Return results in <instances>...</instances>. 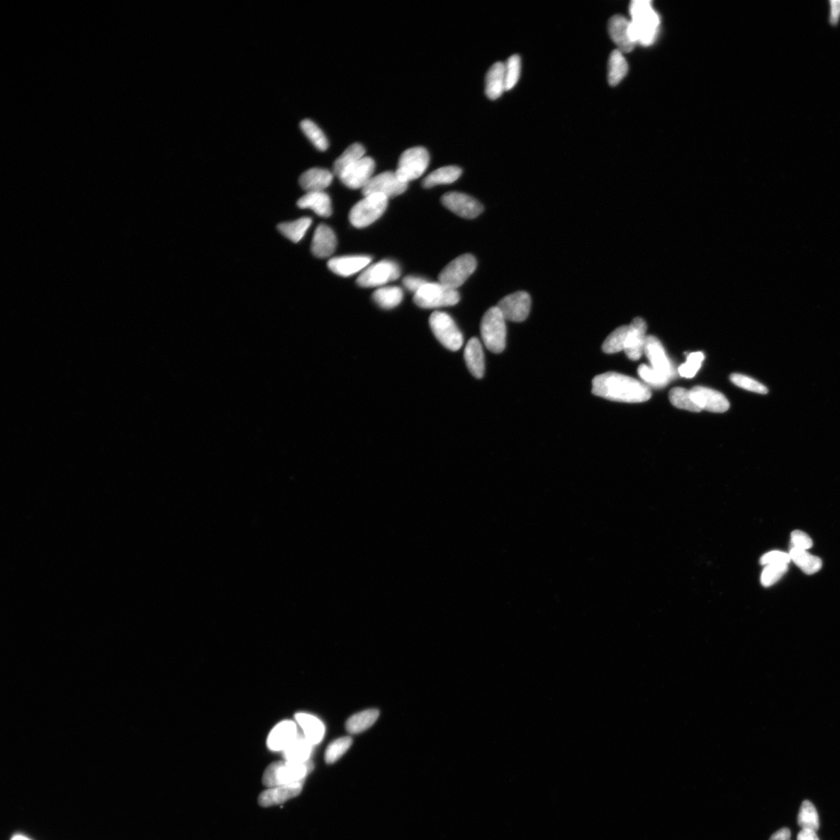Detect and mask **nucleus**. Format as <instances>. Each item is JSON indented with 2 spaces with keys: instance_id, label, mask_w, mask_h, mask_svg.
I'll list each match as a JSON object with an SVG mask.
<instances>
[{
  "instance_id": "32",
  "label": "nucleus",
  "mask_w": 840,
  "mask_h": 840,
  "mask_svg": "<svg viewBox=\"0 0 840 840\" xmlns=\"http://www.w3.org/2000/svg\"><path fill=\"white\" fill-rule=\"evenodd\" d=\"M365 148L362 144L358 142L352 144L338 159H336L333 165L334 174L339 178L347 168L365 157Z\"/></svg>"
},
{
  "instance_id": "4",
  "label": "nucleus",
  "mask_w": 840,
  "mask_h": 840,
  "mask_svg": "<svg viewBox=\"0 0 840 840\" xmlns=\"http://www.w3.org/2000/svg\"><path fill=\"white\" fill-rule=\"evenodd\" d=\"M506 319L498 307L488 310L482 319L481 335L488 349L500 354L506 347Z\"/></svg>"
},
{
  "instance_id": "39",
  "label": "nucleus",
  "mask_w": 840,
  "mask_h": 840,
  "mask_svg": "<svg viewBox=\"0 0 840 840\" xmlns=\"http://www.w3.org/2000/svg\"><path fill=\"white\" fill-rule=\"evenodd\" d=\"M301 128L317 149L324 151L329 147V141H327L325 135L313 121L310 119H303L301 123Z\"/></svg>"
},
{
  "instance_id": "11",
  "label": "nucleus",
  "mask_w": 840,
  "mask_h": 840,
  "mask_svg": "<svg viewBox=\"0 0 840 840\" xmlns=\"http://www.w3.org/2000/svg\"><path fill=\"white\" fill-rule=\"evenodd\" d=\"M408 186L409 183L399 179L396 172H386L374 176L362 189V194L364 196L380 194L388 198L404 194Z\"/></svg>"
},
{
  "instance_id": "47",
  "label": "nucleus",
  "mask_w": 840,
  "mask_h": 840,
  "mask_svg": "<svg viewBox=\"0 0 840 840\" xmlns=\"http://www.w3.org/2000/svg\"><path fill=\"white\" fill-rule=\"evenodd\" d=\"M812 546L813 542L810 535L799 530L791 533V548L807 550L812 548Z\"/></svg>"
},
{
  "instance_id": "29",
  "label": "nucleus",
  "mask_w": 840,
  "mask_h": 840,
  "mask_svg": "<svg viewBox=\"0 0 840 840\" xmlns=\"http://www.w3.org/2000/svg\"><path fill=\"white\" fill-rule=\"evenodd\" d=\"M462 171L457 166H446L438 168L424 179L422 186L426 189L438 185H447L457 181L461 175Z\"/></svg>"
},
{
  "instance_id": "8",
  "label": "nucleus",
  "mask_w": 840,
  "mask_h": 840,
  "mask_svg": "<svg viewBox=\"0 0 840 840\" xmlns=\"http://www.w3.org/2000/svg\"><path fill=\"white\" fill-rule=\"evenodd\" d=\"M429 163L430 155L425 148L412 147L404 151L400 157L396 174L399 179L409 183L421 177Z\"/></svg>"
},
{
  "instance_id": "48",
  "label": "nucleus",
  "mask_w": 840,
  "mask_h": 840,
  "mask_svg": "<svg viewBox=\"0 0 840 840\" xmlns=\"http://www.w3.org/2000/svg\"><path fill=\"white\" fill-rule=\"evenodd\" d=\"M828 21L831 27H837L840 23V0H829Z\"/></svg>"
},
{
  "instance_id": "12",
  "label": "nucleus",
  "mask_w": 840,
  "mask_h": 840,
  "mask_svg": "<svg viewBox=\"0 0 840 840\" xmlns=\"http://www.w3.org/2000/svg\"><path fill=\"white\" fill-rule=\"evenodd\" d=\"M531 306L530 295L525 291H518L501 299L497 307L508 321L522 323L529 316Z\"/></svg>"
},
{
  "instance_id": "9",
  "label": "nucleus",
  "mask_w": 840,
  "mask_h": 840,
  "mask_svg": "<svg viewBox=\"0 0 840 840\" xmlns=\"http://www.w3.org/2000/svg\"><path fill=\"white\" fill-rule=\"evenodd\" d=\"M476 267L477 261L474 255L470 254L460 255L448 264L441 271L439 275V282L452 288V289L457 290L474 273Z\"/></svg>"
},
{
  "instance_id": "38",
  "label": "nucleus",
  "mask_w": 840,
  "mask_h": 840,
  "mask_svg": "<svg viewBox=\"0 0 840 840\" xmlns=\"http://www.w3.org/2000/svg\"><path fill=\"white\" fill-rule=\"evenodd\" d=\"M798 825L803 829L817 831L819 828V818L817 810L810 801H805L800 807L797 818Z\"/></svg>"
},
{
  "instance_id": "45",
  "label": "nucleus",
  "mask_w": 840,
  "mask_h": 840,
  "mask_svg": "<svg viewBox=\"0 0 840 840\" xmlns=\"http://www.w3.org/2000/svg\"><path fill=\"white\" fill-rule=\"evenodd\" d=\"M788 570V564L766 566L761 576L762 585L770 587L777 583Z\"/></svg>"
},
{
  "instance_id": "13",
  "label": "nucleus",
  "mask_w": 840,
  "mask_h": 840,
  "mask_svg": "<svg viewBox=\"0 0 840 840\" xmlns=\"http://www.w3.org/2000/svg\"><path fill=\"white\" fill-rule=\"evenodd\" d=\"M442 203L447 209L466 219H474L483 211V205L476 199L457 191L444 194Z\"/></svg>"
},
{
  "instance_id": "26",
  "label": "nucleus",
  "mask_w": 840,
  "mask_h": 840,
  "mask_svg": "<svg viewBox=\"0 0 840 840\" xmlns=\"http://www.w3.org/2000/svg\"><path fill=\"white\" fill-rule=\"evenodd\" d=\"M464 357L470 373L478 379H482L485 373V361L483 347L478 339L471 338L468 342Z\"/></svg>"
},
{
  "instance_id": "25",
  "label": "nucleus",
  "mask_w": 840,
  "mask_h": 840,
  "mask_svg": "<svg viewBox=\"0 0 840 840\" xmlns=\"http://www.w3.org/2000/svg\"><path fill=\"white\" fill-rule=\"evenodd\" d=\"M506 91L505 66L503 62H495L486 77V94L491 100H495Z\"/></svg>"
},
{
  "instance_id": "2",
  "label": "nucleus",
  "mask_w": 840,
  "mask_h": 840,
  "mask_svg": "<svg viewBox=\"0 0 840 840\" xmlns=\"http://www.w3.org/2000/svg\"><path fill=\"white\" fill-rule=\"evenodd\" d=\"M629 11L632 17V38L636 44L644 46L652 45L659 33L660 18L653 9L651 2L648 0H634L630 4Z\"/></svg>"
},
{
  "instance_id": "33",
  "label": "nucleus",
  "mask_w": 840,
  "mask_h": 840,
  "mask_svg": "<svg viewBox=\"0 0 840 840\" xmlns=\"http://www.w3.org/2000/svg\"><path fill=\"white\" fill-rule=\"evenodd\" d=\"M628 69V64L623 53L618 50L613 51L607 67V82L612 86L618 85L627 76Z\"/></svg>"
},
{
  "instance_id": "15",
  "label": "nucleus",
  "mask_w": 840,
  "mask_h": 840,
  "mask_svg": "<svg viewBox=\"0 0 840 840\" xmlns=\"http://www.w3.org/2000/svg\"><path fill=\"white\" fill-rule=\"evenodd\" d=\"M690 393L694 403L702 410L724 413L729 410L730 403L721 392L705 387L697 386L690 391Z\"/></svg>"
},
{
  "instance_id": "34",
  "label": "nucleus",
  "mask_w": 840,
  "mask_h": 840,
  "mask_svg": "<svg viewBox=\"0 0 840 840\" xmlns=\"http://www.w3.org/2000/svg\"><path fill=\"white\" fill-rule=\"evenodd\" d=\"M379 717L378 710H366L361 713L352 716L347 721L346 727L350 734L362 733L371 727Z\"/></svg>"
},
{
  "instance_id": "27",
  "label": "nucleus",
  "mask_w": 840,
  "mask_h": 840,
  "mask_svg": "<svg viewBox=\"0 0 840 840\" xmlns=\"http://www.w3.org/2000/svg\"><path fill=\"white\" fill-rule=\"evenodd\" d=\"M296 719L302 728L305 737L312 744L321 742L325 734V726L316 717L306 713L296 715Z\"/></svg>"
},
{
  "instance_id": "23",
  "label": "nucleus",
  "mask_w": 840,
  "mask_h": 840,
  "mask_svg": "<svg viewBox=\"0 0 840 840\" xmlns=\"http://www.w3.org/2000/svg\"><path fill=\"white\" fill-rule=\"evenodd\" d=\"M332 180L333 174L329 170L314 167L301 174L300 184L307 193H313L324 191V189L331 185Z\"/></svg>"
},
{
  "instance_id": "40",
  "label": "nucleus",
  "mask_w": 840,
  "mask_h": 840,
  "mask_svg": "<svg viewBox=\"0 0 840 840\" xmlns=\"http://www.w3.org/2000/svg\"><path fill=\"white\" fill-rule=\"evenodd\" d=\"M638 374L647 385L654 388L665 387L671 381L666 375L645 364L639 366Z\"/></svg>"
},
{
  "instance_id": "43",
  "label": "nucleus",
  "mask_w": 840,
  "mask_h": 840,
  "mask_svg": "<svg viewBox=\"0 0 840 840\" xmlns=\"http://www.w3.org/2000/svg\"><path fill=\"white\" fill-rule=\"evenodd\" d=\"M704 358L705 357L701 352L690 354L687 357L686 363L678 367L680 376L686 379H693L700 370Z\"/></svg>"
},
{
  "instance_id": "19",
  "label": "nucleus",
  "mask_w": 840,
  "mask_h": 840,
  "mask_svg": "<svg viewBox=\"0 0 840 840\" xmlns=\"http://www.w3.org/2000/svg\"><path fill=\"white\" fill-rule=\"evenodd\" d=\"M303 782L269 788L262 792L259 803L262 807H271L284 803L301 794Z\"/></svg>"
},
{
  "instance_id": "3",
  "label": "nucleus",
  "mask_w": 840,
  "mask_h": 840,
  "mask_svg": "<svg viewBox=\"0 0 840 840\" xmlns=\"http://www.w3.org/2000/svg\"><path fill=\"white\" fill-rule=\"evenodd\" d=\"M313 764L281 761L271 764L263 774L262 782L268 788L305 782L308 774L311 772Z\"/></svg>"
},
{
  "instance_id": "22",
  "label": "nucleus",
  "mask_w": 840,
  "mask_h": 840,
  "mask_svg": "<svg viewBox=\"0 0 840 840\" xmlns=\"http://www.w3.org/2000/svg\"><path fill=\"white\" fill-rule=\"evenodd\" d=\"M298 727L292 721H284L278 724L270 732L267 745L273 751H284L294 741L297 736Z\"/></svg>"
},
{
  "instance_id": "35",
  "label": "nucleus",
  "mask_w": 840,
  "mask_h": 840,
  "mask_svg": "<svg viewBox=\"0 0 840 840\" xmlns=\"http://www.w3.org/2000/svg\"><path fill=\"white\" fill-rule=\"evenodd\" d=\"M312 220L303 218L299 220L279 224L278 229L284 236L294 243H298L306 235Z\"/></svg>"
},
{
  "instance_id": "17",
  "label": "nucleus",
  "mask_w": 840,
  "mask_h": 840,
  "mask_svg": "<svg viewBox=\"0 0 840 840\" xmlns=\"http://www.w3.org/2000/svg\"><path fill=\"white\" fill-rule=\"evenodd\" d=\"M646 325L641 318H637L629 325L625 353L631 361H638L644 352Z\"/></svg>"
},
{
  "instance_id": "50",
  "label": "nucleus",
  "mask_w": 840,
  "mask_h": 840,
  "mask_svg": "<svg viewBox=\"0 0 840 840\" xmlns=\"http://www.w3.org/2000/svg\"><path fill=\"white\" fill-rule=\"evenodd\" d=\"M797 840H819V838L817 834H816L815 831L803 829L801 831H800L797 836Z\"/></svg>"
},
{
  "instance_id": "36",
  "label": "nucleus",
  "mask_w": 840,
  "mask_h": 840,
  "mask_svg": "<svg viewBox=\"0 0 840 840\" xmlns=\"http://www.w3.org/2000/svg\"><path fill=\"white\" fill-rule=\"evenodd\" d=\"M629 333V325H623L614 330L605 340L603 350L605 354L619 353L625 349Z\"/></svg>"
},
{
  "instance_id": "30",
  "label": "nucleus",
  "mask_w": 840,
  "mask_h": 840,
  "mask_svg": "<svg viewBox=\"0 0 840 840\" xmlns=\"http://www.w3.org/2000/svg\"><path fill=\"white\" fill-rule=\"evenodd\" d=\"M372 298L381 308L392 309L403 301V291L398 286H383L373 293Z\"/></svg>"
},
{
  "instance_id": "18",
  "label": "nucleus",
  "mask_w": 840,
  "mask_h": 840,
  "mask_svg": "<svg viewBox=\"0 0 840 840\" xmlns=\"http://www.w3.org/2000/svg\"><path fill=\"white\" fill-rule=\"evenodd\" d=\"M609 32L614 43L622 53L633 51L637 45L630 33V21L621 15H615L610 20Z\"/></svg>"
},
{
  "instance_id": "10",
  "label": "nucleus",
  "mask_w": 840,
  "mask_h": 840,
  "mask_svg": "<svg viewBox=\"0 0 840 840\" xmlns=\"http://www.w3.org/2000/svg\"><path fill=\"white\" fill-rule=\"evenodd\" d=\"M401 274L398 264L391 260H383L367 267L357 279L362 287H376L395 281Z\"/></svg>"
},
{
  "instance_id": "49",
  "label": "nucleus",
  "mask_w": 840,
  "mask_h": 840,
  "mask_svg": "<svg viewBox=\"0 0 840 840\" xmlns=\"http://www.w3.org/2000/svg\"><path fill=\"white\" fill-rule=\"evenodd\" d=\"M428 281L425 279L409 276L404 278L403 284L406 289L414 293H418Z\"/></svg>"
},
{
  "instance_id": "6",
  "label": "nucleus",
  "mask_w": 840,
  "mask_h": 840,
  "mask_svg": "<svg viewBox=\"0 0 840 840\" xmlns=\"http://www.w3.org/2000/svg\"><path fill=\"white\" fill-rule=\"evenodd\" d=\"M388 203V198L383 195L364 196L350 211L349 218L352 225L357 228L370 226L386 212Z\"/></svg>"
},
{
  "instance_id": "42",
  "label": "nucleus",
  "mask_w": 840,
  "mask_h": 840,
  "mask_svg": "<svg viewBox=\"0 0 840 840\" xmlns=\"http://www.w3.org/2000/svg\"><path fill=\"white\" fill-rule=\"evenodd\" d=\"M505 66L506 91H510L517 84L521 74V58L518 55L510 56Z\"/></svg>"
},
{
  "instance_id": "7",
  "label": "nucleus",
  "mask_w": 840,
  "mask_h": 840,
  "mask_svg": "<svg viewBox=\"0 0 840 840\" xmlns=\"http://www.w3.org/2000/svg\"><path fill=\"white\" fill-rule=\"evenodd\" d=\"M430 326L437 340L447 349L458 351L463 345V336L457 325L444 312L435 311L430 317Z\"/></svg>"
},
{
  "instance_id": "14",
  "label": "nucleus",
  "mask_w": 840,
  "mask_h": 840,
  "mask_svg": "<svg viewBox=\"0 0 840 840\" xmlns=\"http://www.w3.org/2000/svg\"><path fill=\"white\" fill-rule=\"evenodd\" d=\"M375 162L371 157H364L344 171L339 179L343 185L352 189H363L373 177Z\"/></svg>"
},
{
  "instance_id": "20",
  "label": "nucleus",
  "mask_w": 840,
  "mask_h": 840,
  "mask_svg": "<svg viewBox=\"0 0 840 840\" xmlns=\"http://www.w3.org/2000/svg\"><path fill=\"white\" fill-rule=\"evenodd\" d=\"M371 260L369 256H342L331 259L327 262V267L336 275L348 277L368 267Z\"/></svg>"
},
{
  "instance_id": "21",
  "label": "nucleus",
  "mask_w": 840,
  "mask_h": 840,
  "mask_svg": "<svg viewBox=\"0 0 840 840\" xmlns=\"http://www.w3.org/2000/svg\"><path fill=\"white\" fill-rule=\"evenodd\" d=\"M337 246V239L333 230L325 224L319 225L315 232L312 240L311 252L316 257L324 259L330 257L335 251Z\"/></svg>"
},
{
  "instance_id": "46",
  "label": "nucleus",
  "mask_w": 840,
  "mask_h": 840,
  "mask_svg": "<svg viewBox=\"0 0 840 840\" xmlns=\"http://www.w3.org/2000/svg\"><path fill=\"white\" fill-rule=\"evenodd\" d=\"M791 561L789 554L783 553L780 551H772L770 553L765 554L760 563L762 565H777V564H788Z\"/></svg>"
},
{
  "instance_id": "44",
  "label": "nucleus",
  "mask_w": 840,
  "mask_h": 840,
  "mask_svg": "<svg viewBox=\"0 0 840 840\" xmlns=\"http://www.w3.org/2000/svg\"><path fill=\"white\" fill-rule=\"evenodd\" d=\"M730 379L735 386L743 389L756 392V393L758 394L766 395L768 393V388L763 383L749 378L747 376L741 374H732L730 376Z\"/></svg>"
},
{
  "instance_id": "28",
  "label": "nucleus",
  "mask_w": 840,
  "mask_h": 840,
  "mask_svg": "<svg viewBox=\"0 0 840 840\" xmlns=\"http://www.w3.org/2000/svg\"><path fill=\"white\" fill-rule=\"evenodd\" d=\"M313 745L305 737L298 734L297 738L284 751V758L286 761L293 763H307L309 761Z\"/></svg>"
},
{
  "instance_id": "52",
  "label": "nucleus",
  "mask_w": 840,
  "mask_h": 840,
  "mask_svg": "<svg viewBox=\"0 0 840 840\" xmlns=\"http://www.w3.org/2000/svg\"><path fill=\"white\" fill-rule=\"evenodd\" d=\"M11 840H30V839H28L26 836L19 835V836H15Z\"/></svg>"
},
{
  "instance_id": "41",
  "label": "nucleus",
  "mask_w": 840,
  "mask_h": 840,
  "mask_svg": "<svg viewBox=\"0 0 840 840\" xmlns=\"http://www.w3.org/2000/svg\"><path fill=\"white\" fill-rule=\"evenodd\" d=\"M352 743H353V740L349 737L341 738L332 742L325 751L326 763L332 764L337 761L347 753L352 746Z\"/></svg>"
},
{
  "instance_id": "51",
  "label": "nucleus",
  "mask_w": 840,
  "mask_h": 840,
  "mask_svg": "<svg viewBox=\"0 0 840 840\" xmlns=\"http://www.w3.org/2000/svg\"><path fill=\"white\" fill-rule=\"evenodd\" d=\"M790 831L788 828H783L775 831L770 840H790Z\"/></svg>"
},
{
  "instance_id": "37",
  "label": "nucleus",
  "mask_w": 840,
  "mask_h": 840,
  "mask_svg": "<svg viewBox=\"0 0 840 840\" xmlns=\"http://www.w3.org/2000/svg\"><path fill=\"white\" fill-rule=\"evenodd\" d=\"M669 399L672 405L678 409L694 413L702 411L700 408L694 403L690 391L683 388H674L669 392Z\"/></svg>"
},
{
  "instance_id": "31",
  "label": "nucleus",
  "mask_w": 840,
  "mask_h": 840,
  "mask_svg": "<svg viewBox=\"0 0 840 840\" xmlns=\"http://www.w3.org/2000/svg\"><path fill=\"white\" fill-rule=\"evenodd\" d=\"M793 561L806 574H814L821 570L822 562L820 558L813 556L806 550L791 548L789 554Z\"/></svg>"
},
{
  "instance_id": "24",
  "label": "nucleus",
  "mask_w": 840,
  "mask_h": 840,
  "mask_svg": "<svg viewBox=\"0 0 840 840\" xmlns=\"http://www.w3.org/2000/svg\"><path fill=\"white\" fill-rule=\"evenodd\" d=\"M301 209H310L322 218H330L332 213V202L329 195L324 191L307 193L298 202Z\"/></svg>"
},
{
  "instance_id": "5",
  "label": "nucleus",
  "mask_w": 840,
  "mask_h": 840,
  "mask_svg": "<svg viewBox=\"0 0 840 840\" xmlns=\"http://www.w3.org/2000/svg\"><path fill=\"white\" fill-rule=\"evenodd\" d=\"M413 301L420 308L431 309L457 305L460 296L457 290L439 282H428L415 293Z\"/></svg>"
},
{
  "instance_id": "16",
  "label": "nucleus",
  "mask_w": 840,
  "mask_h": 840,
  "mask_svg": "<svg viewBox=\"0 0 840 840\" xmlns=\"http://www.w3.org/2000/svg\"><path fill=\"white\" fill-rule=\"evenodd\" d=\"M644 353L649 359L654 370L666 375L671 379L675 374L673 366L666 355L661 342L654 335H646L644 344Z\"/></svg>"
},
{
  "instance_id": "1",
  "label": "nucleus",
  "mask_w": 840,
  "mask_h": 840,
  "mask_svg": "<svg viewBox=\"0 0 840 840\" xmlns=\"http://www.w3.org/2000/svg\"><path fill=\"white\" fill-rule=\"evenodd\" d=\"M592 393L614 402L639 403L648 401L651 391L645 383L615 372L596 376L592 381Z\"/></svg>"
}]
</instances>
